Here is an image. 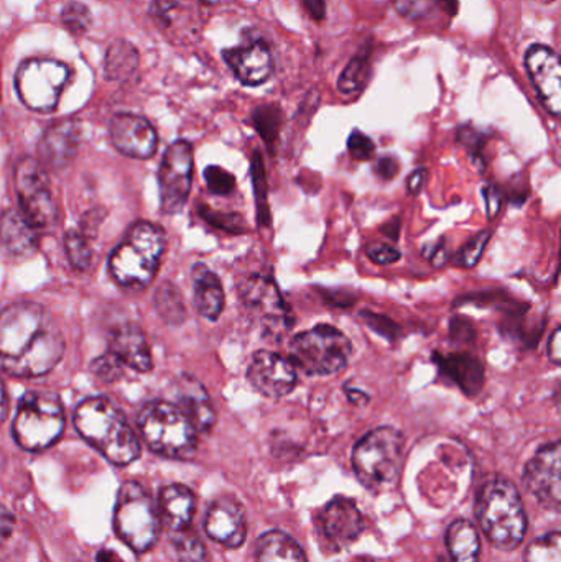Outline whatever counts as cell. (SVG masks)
Here are the masks:
<instances>
[{"instance_id":"6da1fadb","label":"cell","mask_w":561,"mask_h":562,"mask_svg":"<svg viewBox=\"0 0 561 562\" xmlns=\"http://www.w3.org/2000/svg\"><path fill=\"white\" fill-rule=\"evenodd\" d=\"M65 336L55 317L33 301H19L0 311V369L35 379L52 372L65 353Z\"/></svg>"},{"instance_id":"7a4b0ae2","label":"cell","mask_w":561,"mask_h":562,"mask_svg":"<svg viewBox=\"0 0 561 562\" xmlns=\"http://www.w3.org/2000/svg\"><path fill=\"white\" fill-rule=\"evenodd\" d=\"M76 431L109 462L128 465L141 458V442L124 413L105 396H92L76 408Z\"/></svg>"},{"instance_id":"3957f363","label":"cell","mask_w":561,"mask_h":562,"mask_svg":"<svg viewBox=\"0 0 561 562\" xmlns=\"http://www.w3.org/2000/svg\"><path fill=\"white\" fill-rule=\"evenodd\" d=\"M476 517L487 540L500 550H516L527 533V517L513 482L491 477L481 487Z\"/></svg>"},{"instance_id":"277c9868","label":"cell","mask_w":561,"mask_h":562,"mask_svg":"<svg viewBox=\"0 0 561 562\" xmlns=\"http://www.w3.org/2000/svg\"><path fill=\"white\" fill-rule=\"evenodd\" d=\"M167 246L164 229L157 224H135L109 257L111 276L121 286L141 290L154 280Z\"/></svg>"},{"instance_id":"5b68a950","label":"cell","mask_w":561,"mask_h":562,"mask_svg":"<svg viewBox=\"0 0 561 562\" xmlns=\"http://www.w3.org/2000/svg\"><path fill=\"white\" fill-rule=\"evenodd\" d=\"M351 461L356 477L366 488H391L404 465V436L392 426L372 429L352 449Z\"/></svg>"},{"instance_id":"8992f818","label":"cell","mask_w":561,"mask_h":562,"mask_svg":"<svg viewBox=\"0 0 561 562\" xmlns=\"http://www.w3.org/2000/svg\"><path fill=\"white\" fill-rule=\"evenodd\" d=\"M138 429L148 449L168 459H187L198 445V431L175 403L155 400L138 415Z\"/></svg>"},{"instance_id":"52a82bcc","label":"cell","mask_w":561,"mask_h":562,"mask_svg":"<svg viewBox=\"0 0 561 562\" xmlns=\"http://www.w3.org/2000/svg\"><path fill=\"white\" fill-rule=\"evenodd\" d=\"M352 356V342L345 333L318 324L313 329L303 330L290 344V362L296 372L313 376H328L343 372Z\"/></svg>"},{"instance_id":"ba28073f","label":"cell","mask_w":561,"mask_h":562,"mask_svg":"<svg viewBox=\"0 0 561 562\" xmlns=\"http://www.w3.org/2000/svg\"><path fill=\"white\" fill-rule=\"evenodd\" d=\"M65 423V412L55 393L29 392L16 408L13 439L23 451H45L61 438Z\"/></svg>"},{"instance_id":"9c48e42d","label":"cell","mask_w":561,"mask_h":562,"mask_svg":"<svg viewBox=\"0 0 561 562\" xmlns=\"http://www.w3.org/2000/svg\"><path fill=\"white\" fill-rule=\"evenodd\" d=\"M117 537L137 553H147L160 535V515L150 494L138 482H125L119 488L114 508Z\"/></svg>"},{"instance_id":"30bf717a","label":"cell","mask_w":561,"mask_h":562,"mask_svg":"<svg viewBox=\"0 0 561 562\" xmlns=\"http://www.w3.org/2000/svg\"><path fill=\"white\" fill-rule=\"evenodd\" d=\"M68 81L69 69L65 63L33 58L23 63L16 71L15 91L20 101L32 111L52 112L58 105Z\"/></svg>"},{"instance_id":"8fae6325","label":"cell","mask_w":561,"mask_h":562,"mask_svg":"<svg viewBox=\"0 0 561 562\" xmlns=\"http://www.w3.org/2000/svg\"><path fill=\"white\" fill-rule=\"evenodd\" d=\"M15 191L22 216L36 231H48L56 224V204L48 177L40 161L22 158L15 165Z\"/></svg>"},{"instance_id":"7c38bea8","label":"cell","mask_w":561,"mask_h":562,"mask_svg":"<svg viewBox=\"0 0 561 562\" xmlns=\"http://www.w3.org/2000/svg\"><path fill=\"white\" fill-rule=\"evenodd\" d=\"M193 165V148L190 142L177 140L165 151L158 170L160 204L165 214H177L183 210L190 196Z\"/></svg>"},{"instance_id":"4fadbf2b","label":"cell","mask_w":561,"mask_h":562,"mask_svg":"<svg viewBox=\"0 0 561 562\" xmlns=\"http://www.w3.org/2000/svg\"><path fill=\"white\" fill-rule=\"evenodd\" d=\"M560 456L559 441L543 446L530 459L523 475L527 492L553 512L560 510L561 502Z\"/></svg>"},{"instance_id":"5bb4252c","label":"cell","mask_w":561,"mask_h":562,"mask_svg":"<svg viewBox=\"0 0 561 562\" xmlns=\"http://www.w3.org/2000/svg\"><path fill=\"white\" fill-rule=\"evenodd\" d=\"M247 380L257 393L277 400L295 390L299 376L290 359L272 350H257L247 367Z\"/></svg>"},{"instance_id":"9a60e30c","label":"cell","mask_w":561,"mask_h":562,"mask_svg":"<svg viewBox=\"0 0 561 562\" xmlns=\"http://www.w3.org/2000/svg\"><path fill=\"white\" fill-rule=\"evenodd\" d=\"M526 68L543 108L559 117L561 112V65L550 46L532 45L526 53Z\"/></svg>"},{"instance_id":"2e32d148","label":"cell","mask_w":561,"mask_h":562,"mask_svg":"<svg viewBox=\"0 0 561 562\" xmlns=\"http://www.w3.org/2000/svg\"><path fill=\"white\" fill-rule=\"evenodd\" d=\"M109 135L114 147L125 157L147 160L157 151V131L141 115L115 114L109 122Z\"/></svg>"},{"instance_id":"e0dca14e","label":"cell","mask_w":561,"mask_h":562,"mask_svg":"<svg viewBox=\"0 0 561 562\" xmlns=\"http://www.w3.org/2000/svg\"><path fill=\"white\" fill-rule=\"evenodd\" d=\"M224 61L244 86H260L273 75V58L262 40H247L240 45L226 48Z\"/></svg>"},{"instance_id":"ac0fdd59","label":"cell","mask_w":561,"mask_h":562,"mask_svg":"<svg viewBox=\"0 0 561 562\" xmlns=\"http://www.w3.org/2000/svg\"><path fill=\"white\" fill-rule=\"evenodd\" d=\"M207 537L226 548L243 547L247 537L246 517L236 498H216L204 518Z\"/></svg>"},{"instance_id":"d6986e66","label":"cell","mask_w":561,"mask_h":562,"mask_svg":"<svg viewBox=\"0 0 561 562\" xmlns=\"http://www.w3.org/2000/svg\"><path fill=\"white\" fill-rule=\"evenodd\" d=\"M322 530L336 548H346L361 537L364 517L352 498L335 497L323 510Z\"/></svg>"},{"instance_id":"ffe728a7","label":"cell","mask_w":561,"mask_h":562,"mask_svg":"<svg viewBox=\"0 0 561 562\" xmlns=\"http://www.w3.org/2000/svg\"><path fill=\"white\" fill-rule=\"evenodd\" d=\"M244 306L256 314L259 321L277 326L280 324L287 327L289 323V307L277 288L276 281L267 277H253L244 283L243 294Z\"/></svg>"},{"instance_id":"44dd1931","label":"cell","mask_w":561,"mask_h":562,"mask_svg":"<svg viewBox=\"0 0 561 562\" xmlns=\"http://www.w3.org/2000/svg\"><path fill=\"white\" fill-rule=\"evenodd\" d=\"M79 142H81V128L78 122L63 121L52 125L43 134L38 145L42 167H48L49 170H63L68 167L78 151Z\"/></svg>"},{"instance_id":"7402d4cb","label":"cell","mask_w":561,"mask_h":562,"mask_svg":"<svg viewBox=\"0 0 561 562\" xmlns=\"http://www.w3.org/2000/svg\"><path fill=\"white\" fill-rule=\"evenodd\" d=\"M175 405L184 413L198 432H206L216 422L206 389L194 376L181 375L175 385Z\"/></svg>"},{"instance_id":"603a6c76","label":"cell","mask_w":561,"mask_h":562,"mask_svg":"<svg viewBox=\"0 0 561 562\" xmlns=\"http://www.w3.org/2000/svg\"><path fill=\"white\" fill-rule=\"evenodd\" d=\"M109 352L114 353L122 366L131 367L137 372H150L152 352L144 330L135 324H124L112 333Z\"/></svg>"},{"instance_id":"cb8c5ba5","label":"cell","mask_w":561,"mask_h":562,"mask_svg":"<svg viewBox=\"0 0 561 562\" xmlns=\"http://www.w3.org/2000/svg\"><path fill=\"white\" fill-rule=\"evenodd\" d=\"M435 363L441 375L460 386L467 395L474 396L484 385V369L476 357L470 353H434Z\"/></svg>"},{"instance_id":"d4e9b609","label":"cell","mask_w":561,"mask_h":562,"mask_svg":"<svg viewBox=\"0 0 561 562\" xmlns=\"http://www.w3.org/2000/svg\"><path fill=\"white\" fill-rule=\"evenodd\" d=\"M160 520L171 531H183L190 527L197 510V498L187 485L173 484L161 488L158 495Z\"/></svg>"},{"instance_id":"484cf974","label":"cell","mask_w":561,"mask_h":562,"mask_svg":"<svg viewBox=\"0 0 561 562\" xmlns=\"http://www.w3.org/2000/svg\"><path fill=\"white\" fill-rule=\"evenodd\" d=\"M0 246L13 257H30L38 249V231L13 210L0 214Z\"/></svg>"},{"instance_id":"4316f807","label":"cell","mask_w":561,"mask_h":562,"mask_svg":"<svg viewBox=\"0 0 561 562\" xmlns=\"http://www.w3.org/2000/svg\"><path fill=\"white\" fill-rule=\"evenodd\" d=\"M193 279V301L198 313L207 321H216L224 310V288L213 270L203 263H197L191 272Z\"/></svg>"},{"instance_id":"83f0119b","label":"cell","mask_w":561,"mask_h":562,"mask_svg":"<svg viewBox=\"0 0 561 562\" xmlns=\"http://www.w3.org/2000/svg\"><path fill=\"white\" fill-rule=\"evenodd\" d=\"M256 562H306V557L292 537L269 531L257 543Z\"/></svg>"},{"instance_id":"f1b7e54d","label":"cell","mask_w":561,"mask_h":562,"mask_svg":"<svg viewBox=\"0 0 561 562\" xmlns=\"http://www.w3.org/2000/svg\"><path fill=\"white\" fill-rule=\"evenodd\" d=\"M447 547L453 562H478L481 553L480 535L471 521L457 520L447 531Z\"/></svg>"},{"instance_id":"f546056e","label":"cell","mask_w":561,"mask_h":562,"mask_svg":"<svg viewBox=\"0 0 561 562\" xmlns=\"http://www.w3.org/2000/svg\"><path fill=\"white\" fill-rule=\"evenodd\" d=\"M137 49L124 40L112 43L105 53L104 71L109 79L127 78L137 69Z\"/></svg>"},{"instance_id":"4dcf8cb0","label":"cell","mask_w":561,"mask_h":562,"mask_svg":"<svg viewBox=\"0 0 561 562\" xmlns=\"http://www.w3.org/2000/svg\"><path fill=\"white\" fill-rule=\"evenodd\" d=\"M155 310L158 316L170 324V326H178L183 323L187 317V307H184L183 296H181L178 288L170 281H165L164 284L158 286L157 293L154 297Z\"/></svg>"},{"instance_id":"1f68e13d","label":"cell","mask_w":561,"mask_h":562,"mask_svg":"<svg viewBox=\"0 0 561 562\" xmlns=\"http://www.w3.org/2000/svg\"><path fill=\"white\" fill-rule=\"evenodd\" d=\"M371 46H366L343 69L338 79L339 92L352 94V92L361 91L364 88L369 72H371Z\"/></svg>"},{"instance_id":"d6a6232c","label":"cell","mask_w":561,"mask_h":562,"mask_svg":"<svg viewBox=\"0 0 561 562\" xmlns=\"http://www.w3.org/2000/svg\"><path fill=\"white\" fill-rule=\"evenodd\" d=\"M394 5L408 20H427L435 12L458 13V0H394Z\"/></svg>"},{"instance_id":"836d02e7","label":"cell","mask_w":561,"mask_h":562,"mask_svg":"<svg viewBox=\"0 0 561 562\" xmlns=\"http://www.w3.org/2000/svg\"><path fill=\"white\" fill-rule=\"evenodd\" d=\"M175 538L171 540L175 557L180 562H204L206 561V548L203 541L191 533V531H175Z\"/></svg>"},{"instance_id":"e575fe53","label":"cell","mask_w":561,"mask_h":562,"mask_svg":"<svg viewBox=\"0 0 561 562\" xmlns=\"http://www.w3.org/2000/svg\"><path fill=\"white\" fill-rule=\"evenodd\" d=\"M254 124L257 132L262 135L267 145L272 147L273 142L279 137L280 124H282V112L277 105H260L254 111Z\"/></svg>"},{"instance_id":"d590c367","label":"cell","mask_w":561,"mask_h":562,"mask_svg":"<svg viewBox=\"0 0 561 562\" xmlns=\"http://www.w3.org/2000/svg\"><path fill=\"white\" fill-rule=\"evenodd\" d=\"M560 533L543 535L527 548L526 562H561Z\"/></svg>"},{"instance_id":"8d00e7d4","label":"cell","mask_w":561,"mask_h":562,"mask_svg":"<svg viewBox=\"0 0 561 562\" xmlns=\"http://www.w3.org/2000/svg\"><path fill=\"white\" fill-rule=\"evenodd\" d=\"M65 249L66 256H68L69 263H71V266L75 267V269L86 270L89 266H91V247H89L85 234L76 233V231L66 234Z\"/></svg>"},{"instance_id":"74e56055","label":"cell","mask_w":561,"mask_h":562,"mask_svg":"<svg viewBox=\"0 0 561 562\" xmlns=\"http://www.w3.org/2000/svg\"><path fill=\"white\" fill-rule=\"evenodd\" d=\"M63 23L72 35H85L91 26V12L88 7L81 2H69L63 9Z\"/></svg>"},{"instance_id":"f35d334b","label":"cell","mask_w":561,"mask_h":562,"mask_svg":"<svg viewBox=\"0 0 561 562\" xmlns=\"http://www.w3.org/2000/svg\"><path fill=\"white\" fill-rule=\"evenodd\" d=\"M200 216L211 226L217 227L221 231H227V233L237 234L244 233L247 229V224L244 223L240 214L217 213V211H213L211 207L201 206Z\"/></svg>"},{"instance_id":"ab89813d","label":"cell","mask_w":561,"mask_h":562,"mask_svg":"<svg viewBox=\"0 0 561 562\" xmlns=\"http://www.w3.org/2000/svg\"><path fill=\"white\" fill-rule=\"evenodd\" d=\"M491 233L490 231H484V233L476 234L467 246L461 249L460 256L455 259L458 267H463V269H471V267L476 266L480 262L481 257H483L484 249H486L487 243H490Z\"/></svg>"},{"instance_id":"60d3db41","label":"cell","mask_w":561,"mask_h":562,"mask_svg":"<svg viewBox=\"0 0 561 562\" xmlns=\"http://www.w3.org/2000/svg\"><path fill=\"white\" fill-rule=\"evenodd\" d=\"M204 181H206L207 190L213 194L226 196L231 194L236 188V178L221 167H207L204 170Z\"/></svg>"},{"instance_id":"b9f144b4","label":"cell","mask_w":561,"mask_h":562,"mask_svg":"<svg viewBox=\"0 0 561 562\" xmlns=\"http://www.w3.org/2000/svg\"><path fill=\"white\" fill-rule=\"evenodd\" d=\"M91 369L92 372H94V375L99 376L102 382L111 383L121 379L125 367L122 366L121 360H119L114 353H111L108 350V352H104L102 356H99L98 359H94Z\"/></svg>"},{"instance_id":"7bdbcfd3","label":"cell","mask_w":561,"mask_h":562,"mask_svg":"<svg viewBox=\"0 0 561 562\" xmlns=\"http://www.w3.org/2000/svg\"><path fill=\"white\" fill-rule=\"evenodd\" d=\"M366 256L375 266H392L402 259V252L397 247L388 243H371L366 246Z\"/></svg>"},{"instance_id":"ee69618b","label":"cell","mask_w":561,"mask_h":562,"mask_svg":"<svg viewBox=\"0 0 561 562\" xmlns=\"http://www.w3.org/2000/svg\"><path fill=\"white\" fill-rule=\"evenodd\" d=\"M361 319L362 323L368 324L372 330H375L379 336H384L385 339L394 340L401 336V327H399L394 321L389 319V317L381 316V314L364 311V313H361Z\"/></svg>"},{"instance_id":"f6af8a7d","label":"cell","mask_w":561,"mask_h":562,"mask_svg":"<svg viewBox=\"0 0 561 562\" xmlns=\"http://www.w3.org/2000/svg\"><path fill=\"white\" fill-rule=\"evenodd\" d=\"M348 150L355 160L368 161L374 157L375 145L368 135L361 131H352L348 138Z\"/></svg>"},{"instance_id":"bcb514c9","label":"cell","mask_w":561,"mask_h":562,"mask_svg":"<svg viewBox=\"0 0 561 562\" xmlns=\"http://www.w3.org/2000/svg\"><path fill=\"white\" fill-rule=\"evenodd\" d=\"M424 256L431 266L444 267L445 263L448 262V257H450L445 239H440L437 244H431V246L425 247Z\"/></svg>"},{"instance_id":"7dc6e473","label":"cell","mask_w":561,"mask_h":562,"mask_svg":"<svg viewBox=\"0 0 561 562\" xmlns=\"http://www.w3.org/2000/svg\"><path fill=\"white\" fill-rule=\"evenodd\" d=\"M13 530H15V517L5 505L0 504V547L10 540Z\"/></svg>"},{"instance_id":"c3c4849f","label":"cell","mask_w":561,"mask_h":562,"mask_svg":"<svg viewBox=\"0 0 561 562\" xmlns=\"http://www.w3.org/2000/svg\"><path fill=\"white\" fill-rule=\"evenodd\" d=\"M483 194L484 200H486L487 203V217L493 221L494 217H497V214H500L501 203H503V196H501L500 188H484Z\"/></svg>"},{"instance_id":"681fc988","label":"cell","mask_w":561,"mask_h":562,"mask_svg":"<svg viewBox=\"0 0 561 562\" xmlns=\"http://www.w3.org/2000/svg\"><path fill=\"white\" fill-rule=\"evenodd\" d=\"M375 171H378L379 177L384 178V180H394L399 173V161L395 160L394 157L381 158V160L378 161Z\"/></svg>"},{"instance_id":"f907efd6","label":"cell","mask_w":561,"mask_h":562,"mask_svg":"<svg viewBox=\"0 0 561 562\" xmlns=\"http://www.w3.org/2000/svg\"><path fill=\"white\" fill-rule=\"evenodd\" d=\"M303 7L313 20L322 22L326 15V0H302Z\"/></svg>"},{"instance_id":"816d5d0a","label":"cell","mask_w":561,"mask_h":562,"mask_svg":"<svg viewBox=\"0 0 561 562\" xmlns=\"http://www.w3.org/2000/svg\"><path fill=\"white\" fill-rule=\"evenodd\" d=\"M547 353H549V359L552 360L556 366H559L561 360V333L559 327H557L552 336H550L549 350H547Z\"/></svg>"},{"instance_id":"f5cc1de1","label":"cell","mask_w":561,"mask_h":562,"mask_svg":"<svg viewBox=\"0 0 561 562\" xmlns=\"http://www.w3.org/2000/svg\"><path fill=\"white\" fill-rule=\"evenodd\" d=\"M425 180H427V170L422 168V170L414 171V173L411 175V178H408V193L417 196V194L420 193L422 188H424Z\"/></svg>"},{"instance_id":"db71d44e","label":"cell","mask_w":561,"mask_h":562,"mask_svg":"<svg viewBox=\"0 0 561 562\" xmlns=\"http://www.w3.org/2000/svg\"><path fill=\"white\" fill-rule=\"evenodd\" d=\"M7 412H9V398H7L5 385L0 380V425L5 419Z\"/></svg>"},{"instance_id":"11a10c76","label":"cell","mask_w":561,"mask_h":562,"mask_svg":"<svg viewBox=\"0 0 561 562\" xmlns=\"http://www.w3.org/2000/svg\"><path fill=\"white\" fill-rule=\"evenodd\" d=\"M348 396L349 402L355 403V405L364 406L369 402V396L364 392H359V390H351V392H348Z\"/></svg>"},{"instance_id":"9f6ffc18","label":"cell","mask_w":561,"mask_h":562,"mask_svg":"<svg viewBox=\"0 0 561 562\" xmlns=\"http://www.w3.org/2000/svg\"><path fill=\"white\" fill-rule=\"evenodd\" d=\"M203 2L210 3V5H217V3H226L229 0H203Z\"/></svg>"},{"instance_id":"6f0895ef","label":"cell","mask_w":561,"mask_h":562,"mask_svg":"<svg viewBox=\"0 0 561 562\" xmlns=\"http://www.w3.org/2000/svg\"><path fill=\"white\" fill-rule=\"evenodd\" d=\"M543 2H553V0H543Z\"/></svg>"}]
</instances>
